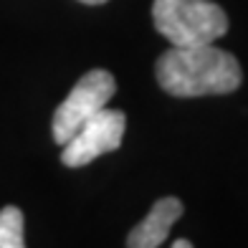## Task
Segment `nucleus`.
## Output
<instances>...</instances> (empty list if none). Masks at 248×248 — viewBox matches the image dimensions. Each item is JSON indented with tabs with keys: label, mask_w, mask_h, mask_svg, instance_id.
Returning a JSON list of instances; mask_svg holds the SVG:
<instances>
[{
	"label": "nucleus",
	"mask_w": 248,
	"mask_h": 248,
	"mask_svg": "<svg viewBox=\"0 0 248 248\" xmlns=\"http://www.w3.org/2000/svg\"><path fill=\"white\" fill-rule=\"evenodd\" d=\"M78 3H84V5H104L107 0H78Z\"/></svg>",
	"instance_id": "obj_8"
},
{
	"label": "nucleus",
	"mask_w": 248,
	"mask_h": 248,
	"mask_svg": "<svg viewBox=\"0 0 248 248\" xmlns=\"http://www.w3.org/2000/svg\"><path fill=\"white\" fill-rule=\"evenodd\" d=\"M172 248H193V243L185 241V238H177V241L172 243Z\"/></svg>",
	"instance_id": "obj_7"
},
{
	"label": "nucleus",
	"mask_w": 248,
	"mask_h": 248,
	"mask_svg": "<svg viewBox=\"0 0 248 248\" xmlns=\"http://www.w3.org/2000/svg\"><path fill=\"white\" fill-rule=\"evenodd\" d=\"M114 92H117V81L109 71L94 69V71L84 74L69 92V96L53 111V122H51L53 140L63 147L84 122H89L96 111H101L109 104Z\"/></svg>",
	"instance_id": "obj_3"
},
{
	"label": "nucleus",
	"mask_w": 248,
	"mask_h": 248,
	"mask_svg": "<svg viewBox=\"0 0 248 248\" xmlns=\"http://www.w3.org/2000/svg\"><path fill=\"white\" fill-rule=\"evenodd\" d=\"M152 23L170 46H205L225 36L228 16L210 0H155Z\"/></svg>",
	"instance_id": "obj_2"
},
{
	"label": "nucleus",
	"mask_w": 248,
	"mask_h": 248,
	"mask_svg": "<svg viewBox=\"0 0 248 248\" xmlns=\"http://www.w3.org/2000/svg\"><path fill=\"white\" fill-rule=\"evenodd\" d=\"M157 81L170 96L190 99V96H216L231 94L241 86V66L235 56L205 46H170L155 66Z\"/></svg>",
	"instance_id": "obj_1"
},
{
	"label": "nucleus",
	"mask_w": 248,
	"mask_h": 248,
	"mask_svg": "<svg viewBox=\"0 0 248 248\" xmlns=\"http://www.w3.org/2000/svg\"><path fill=\"white\" fill-rule=\"evenodd\" d=\"M124 127H127L124 111L104 107L89 122H84L78 127V132L63 144L61 162L66 167H84L101 155L119 150L122 137H124Z\"/></svg>",
	"instance_id": "obj_4"
},
{
	"label": "nucleus",
	"mask_w": 248,
	"mask_h": 248,
	"mask_svg": "<svg viewBox=\"0 0 248 248\" xmlns=\"http://www.w3.org/2000/svg\"><path fill=\"white\" fill-rule=\"evenodd\" d=\"M180 216H183L180 198H160L144 220L127 235V248H160Z\"/></svg>",
	"instance_id": "obj_5"
},
{
	"label": "nucleus",
	"mask_w": 248,
	"mask_h": 248,
	"mask_svg": "<svg viewBox=\"0 0 248 248\" xmlns=\"http://www.w3.org/2000/svg\"><path fill=\"white\" fill-rule=\"evenodd\" d=\"M26 218L16 205H5L0 210V248H26Z\"/></svg>",
	"instance_id": "obj_6"
}]
</instances>
